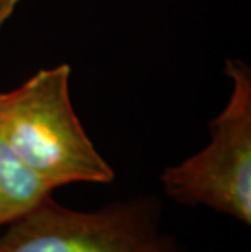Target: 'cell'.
I'll return each instance as SVG.
<instances>
[{
    "label": "cell",
    "mask_w": 251,
    "mask_h": 252,
    "mask_svg": "<svg viewBox=\"0 0 251 252\" xmlns=\"http://www.w3.org/2000/svg\"><path fill=\"white\" fill-rule=\"evenodd\" d=\"M71 72L69 63H59L0 93V132L21 161L52 189L75 182L109 184L114 169L73 111Z\"/></svg>",
    "instance_id": "1"
},
{
    "label": "cell",
    "mask_w": 251,
    "mask_h": 252,
    "mask_svg": "<svg viewBox=\"0 0 251 252\" xmlns=\"http://www.w3.org/2000/svg\"><path fill=\"white\" fill-rule=\"evenodd\" d=\"M232 93L211 128V142L183 163L165 168V194L181 205H202L251 223V70L228 59Z\"/></svg>",
    "instance_id": "2"
},
{
    "label": "cell",
    "mask_w": 251,
    "mask_h": 252,
    "mask_svg": "<svg viewBox=\"0 0 251 252\" xmlns=\"http://www.w3.org/2000/svg\"><path fill=\"white\" fill-rule=\"evenodd\" d=\"M160 203L134 197L93 212L62 207L49 195L0 233V252H136L157 234Z\"/></svg>",
    "instance_id": "3"
},
{
    "label": "cell",
    "mask_w": 251,
    "mask_h": 252,
    "mask_svg": "<svg viewBox=\"0 0 251 252\" xmlns=\"http://www.w3.org/2000/svg\"><path fill=\"white\" fill-rule=\"evenodd\" d=\"M52 190L17 157L0 132V228L38 205Z\"/></svg>",
    "instance_id": "4"
},
{
    "label": "cell",
    "mask_w": 251,
    "mask_h": 252,
    "mask_svg": "<svg viewBox=\"0 0 251 252\" xmlns=\"http://www.w3.org/2000/svg\"><path fill=\"white\" fill-rule=\"evenodd\" d=\"M136 252H188V251L181 248L172 236L162 234L158 231L150 239H147L145 243L139 246Z\"/></svg>",
    "instance_id": "5"
},
{
    "label": "cell",
    "mask_w": 251,
    "mask_h": 252,
    "mask_svg": "<svg viewBox=\"0 0 251 252\" xmlns=\"http://www.w3.org/2000/svg\"><path fill=\"white\" fill-rule=\"evenodd\" d=\"M21 0H0V30L7 23L8 18L12 17L15 8L18 7Z\"/></svg>",
    "instance_id": "6"
}]
</instances>
